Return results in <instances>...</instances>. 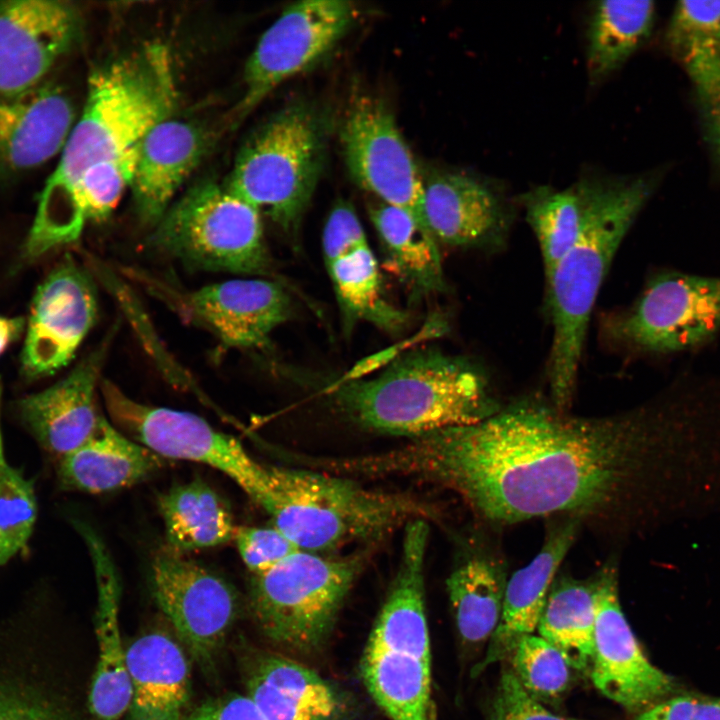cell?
I'll return each instance as SVG.
<instances>
[{
    "mask_svg": "<svg viewBox=\"0 0 720 720\" xmlns=\"http://www.w3.org/2000/svg\"><path fill=\"white\" fill-rule=\"evenodd\" d=\"M488 720H581L553 714L532 698L511 670L501 674L488 709Z\"/></svg>",
    "mask_w": 720,
    "mask_h": 720,
    "instance_id": "cell-39",
    "label": "cell"
},
{
    "mask_svg": "<svg viewBox=\"0 0 720 720\" xmlns=\"http://www.w3.org/2000/svg\"><path fill=\"white\" fill-rule=\"evenodd\" d=\"M78 30L77 12L66 2L0 1V96L40 85Z\"/></svg>",
    "mask_w": 720,
    "mask_h": 720,
    "instance_id": "cell-16",
    "label": "cell"
},
{
    "mask_svg": "<svg viewBox=\"0 0 720 720\" xmlns=\"http://www.w3.org/2000/svg\"><path fill=\"white\" fill-rule=\"evenodd\" d=\"M520 201L538 241L547 278L578 236L581 218L578 196L573 186L559 190L541 185L524 193Z\"/></svg>",
    "mask_w": 720,
    "mask_h": 720,
    "instance_id": "cell-34",
    "label": "cell"
},
{
    "mask_svg": "<svg viewBox=\"0 0 720 720\" xmlns=\"http://www.w3.org/2000/svg\"><path fill=\"white\" fill-rule=\"evenodd\" d=\"M3 384L0 377V565L27 544L37 519L33 483L7 460L1 426Z\"/></svg>",
    "mask_w": 720,
    "mask_h": 720,
    "instance_id": "cell-35",
    "label": "cell"
},
{
    "mask_svg": "<svg viewBox=\"0 0 720 720\" xmlns=\"http://www.w3.org/2000/svg\"><path fill=\"white\" fill-rule=\"evenodd\" d=\"M594 578L592 681L610 700L642 712L669 694L673 681L647 659L621 610L615 563L604 565Z\"/></svg>",
    "mask_w": 720,
    "mask_h": 720,
    "instance_id": "cell-15",
    "label": "cell"
},
{
    "mask_svg": "<svg viewBox=\"0 0 720 720\" xmlns=\"http://www.w3.org/2000/svg\"><path fill=\"white\" fill-rule=\"evenodd\" d=\"M131 686L129 720H185L190 671L181 646L170 635L153 631L126 648Z\"/></svg>",
    "mask_w": 720,
    "mask_h": 720,
    "instance_id": "cell-22",
    "label": "cell"
},
{
    "mask_svg": "<svg viewBox=\"0 0 720 720\" xmlns=\"http://www.w3.org/2000/svg\"><path fill=\"white\" fill-rule=\"evenodd\" d=\"M169 548L183 553L233 541L237 526L224 499L207 483L193 480L158 497Z\"/></svg>",
    "mask_w": 720,
    "mask_h": 720,
    "instance_id": "cell-28",
    "label": "cell"
},
{
    "mask_svg": "<svg viewBox=\"0 0 720 720\" xmlns=\"http://www.w3.org/2000/svg\"><path fill=\"white\" fill-rule=\"evenodd\" d=\"M0 720H75L56 697L38 683L0 673Z\"/></svg>",
    "mask_w": 720,
    "mask_h": 720,
    "instance_id": "cell-37",
    "label": "cell"
},
{
    "mask_svg": "<svg viewBox=\"0 0 720 720\" xmlns=\"http://www.w3.org/2000/svg\"><path fill=\"white\" fill-rule=\"evenodd\" d=\"M99 388L112 423L128 437L163 459L210 466L253 499L265 464L255 460L234 436L216 430L194 413L137 402L110 380L102 378Z\"/></svg>",
    "mask_w": 720,
    "mask_h": 720,
    "instance_id": "cell-9",
    "label": "cell"
},
{
    "mask_svg": "<svg viewBox=\"0 0 720 720\" xmlns=\"http://www.w3.org/2000/svg\"><path fill=\"white\" fill-rule=\"evenodd\" d=\"M164 459L102 416L93 435L59 459L65 490L101 494L137 484L162 468Z\"/></svg>",
    "mask_w": 720,
    "mask_h": 720,
    "instance_id": "cell-24",
    "label": "cell"
},
{
    "mask_svg": "<svg viewBox=\"0 0 720 720\" xmlns=\"http://www.w3.org/2000/svg\"><path fill=\"white\" fill-rule=\"evenodd\" d=\"M206 146V136L199 127L171 117L141 140L130 187L136 213L144 224L154 227L162 218Z\"/></svg>",
    "mask_w": 720,
    "mask_h": 720,
    "instance_id": "cell-20",
    "label": "cell"
},
{
    "mask_svg": "<svg viewBox=\"0 0 720 720\" xmlns=\"http://www.w3.org/2000/svg\"><path fill=\"white\" fill-rule=\"evenodd\" d=\"M373 546L344 555L300 550L271 570L251 575L249 601L263 634L297 653L319 649Z\"/></svg>",
    "mask_w": 720,
    "mask_h": 720,
    "instance_id": "cell-6",
    "label": "cell"
},
{
    "mask_svg": "<svg viewBox=\"0 0 720 720\" xmlns=\"http://www.w3.org/2000/svg\"><path fill=\"white\" fill-rule=\"evenodd\" d=\"M346 329L366 321L389 333L404 329L408 315L385 297L369 244L326 264Z\"/></svg>",
    "mask_w": 720,
    "mask_h": 720,
    "instance_id": "cell-32",
    "label": "cell"
},
{
    "mask_svg": "<svg viewBox=\"0 0 720 720\" xmlns=\"http://www.w3.org/2000/svg\"><path fill=\"white\" fill-rule=\"evenodd\" d=\"M368 244L357 214L349 205H337L330 213L323 230L322 246L325 263Z\"/></svg>",
    "mask_w": 720,
    "mask_h": 720,
    "instance_id": "cell-40",
    "label": "cell"
},
{
    "mask_svg": "<svg viewBox=\"0 0 720 720\" xmlns=\"http://www.w3.org/2000/svg\"><path fill=\"white\" fill-rule=\"evenodd\" d=\"M86 102L38 200L27 243L38 247L61 216L81 175L141 142L170 118L177 101L168 49L152 43L95 70Z\"/></svg>",
    "mask_w": 720,
    "mask_h": 720,
    "instance_id": "cell-2",
    "label": "cell"
},
{
    "mask_svg": "<svg viewBox=\"0 0 720 720\" xmlns=\"http://www.w3.org/2000/svg\"><path fill=\"white\" fill-rule=\"evenodd\" d=\"M358 15L347 0H304L287 7L260 37L244 70L238 119L277 86L328 54Z\"/></svg>",
    "mask_w": 720,
    "mask_h": 720,
    "instance_id": "cell-10",
    "label": "cell"
},
{
    "mask_svg": "<svg viewBox=\"0 0 720 720\" xmlns=\"http://www.w3.org/2000/svg\"><path fill=\"white\" fill-rule=\"evenodd\" d=\"M510 656L513 675L538 702H551L567 690L571 666L553 645L539 635L522 637Z\"/></svg>",
    "mask_w": 720,
    "mask_h": 720,
    "instance_id": "cell-36",
    "label": "cell"
},
{
    "mask_svg": "<svg viewBox=\"0 0 720 720\" xmlns=\"http://www.w3.org/2000/svg\"><path fill=\"white\" fill-rule=\"evenodd\" d=\"M73 104L51 83L0 96V171L35 168L62 151L74 126Z\"/></svg>",
    "mask_w": 720,
    "mask_h": 720,
    "instance_id": "cell-19",
    "label": "cell"
},
{
    "mask_svg": "<svg viewBox=\"0 0 720 720\" xmlns=\"http://www.w3.org/2000/svg\"><path fill=\"white\" fill-rule=\"evenodd\" d=\"M97 314L98 295L91 274L66 255L33 295L20 359L24 377L41 379L68 365Z\"/></svg>",
    "mask_w": 720,
    "mask_h": 720,
    "instance_id": "cell-13",
    "label": "cell"
},
{
    "mask_svg": "<svg viewBox=\"0 0 720 720\" xmlns=\"http://www.w3.org/2000/svg\"><path fill=\"white\" fill-rule=\"evenodd\" d=\"M652 1L596 2L592 8L586 45V70L596 84L619 69L651 33Z\"/></svg>",
    "mask_w": 720,
    "mask_h": 720,
    "instance_id": "cell-30",
    "label": "cell"
},
{
    "mask_svg": "<svg viewBox=\"0 0 720 720\" xmlns=\"http://www.w3.org/2000/svg\"><path fill=\"white\" fill-rule=\"evenodd\" d=\"M654 185V177L648 175H590L573 185L581 209L579 233L545 278L553 330L548 380L551 401L561 410L567 411L573 399L602 282Z\"/></svg>",
    "mask_w": 720,
    "mask_h": 720,
    "instance_id": "cell-3",
    "label": "cell"
},
{
    "mask_svg": "<svg viewBox=\"0 0 720 720\" xmlns=\"http://www.w3.org/2000/svg\"><path fill=\"white\" fill-rule=\"evenodd\" d=\"M506 582L503 567L480 553L451 572L446 587L462 641L480 645L491 638L501 618Z\"/></svg>",
    "mask_w": 720,
    "mask_h": 720,
    "instance_id": "cell-29",
    "label": "cell"
},
{
    "mask_svg": "<svg viewBox=\"0 0 720 720\" xmlns=\"http://www.w3.org/2000/svg\"><path fill=\"white\" fill-rule=\"evenodd\" d=\"M636 720H720V698H671L642 711Z\"/></svg>",
    "mask_w": 720,
    "mask_h": 720,
    "instance_id": "cell-41",
    "label": "cell"
},
{
    "mask_svg": "<svg viewBox=\"0 0 720 720\" xmlns=\"http://www.w3.org/2000/svg\"><path fill=\"white\" fill-rule=\"evenodd\" d=\"M81 530L95 565L98 594L95 623L98 659L88 706L95 720H119L127 712L131 698L126 649L119 624V582L102 544L87 528Z\"/></svg>",
    "mask_w": 720,
    "mask_h": 720,
    "instance_id": "cell-25",
    "label": "cell"
},
{
    "mask_svg": "<svg viewBox=\"0 0 720 720\" xmlns=\"http://www.w3.org/2000/svg\"><path fill=\"white\" fill-rule=\"evenodd\" d=\"M698 96L720 90V1H680L667 32Z\"/></svg>",
    "mask_w": 720,
    "mask_h": 720,
    "instance_id": "cell-33",
    "label": "cell"
},
{
    "mask_svg": "<svg viewBox=\"0 0 720 720\" xmlns=\"http://www.w3.org/2000/svg\"><path fill=\"white\" fill-rule=\"evenodd\" d=\"M233 541L251 575L263 574L301 549L274 526H237Z\"/></svg>",
    "mask_w": 720,
    "mask_h": 720,
    "instance_id": "cell-38",
    "label": "cell"
},
{
    "mask_svg": "<svg viewBox=\"0 0 720 720\" xmlns=\"http://www.w3.org/2000/svg\"><path fill=\"white\" fill-rule=\"evenodd\" d=\"M161 295L185 320L205 328L225 349H262L290 316L291 300L275 281L232 279L192 291L162 287Z\"/></svg>",
    "mask_w": 720,
    "mask_h": 720,
    "instance_id": "cell-14",
    "label": "cell"
},
{
    "mask_svg": "<svg viewBox=\"0 0 720 720\" xmlns=\"http://www.w3.org/2000/svg\"><path fill=\"white\" fill-rule=\"evenodd\" d=\"M595 578L557 579L538 622L540 637L553 645L572 669L588 671L594 656Z\"/></svg>",
    "mask_w": 720,
    "mask_h": 720,
    "instance_id": "cell-31",
    "label": "cell"
},
{
    "mask_svg": "<svg viewBox=\"0 0 720 720\" xmlns=\"http://www.w3.org/2000/svg\"><path fill=\"white\" fill-rule=\"evenodd\" d=\"M113 331L64 378L17 403L18 416L39 445L59 459L88 440L103 415L97 388Z\"/></svg>",
    "mask_w": 720,
    "mask_h": 720,
    "instance_id": "cell-17",
    "label": "cell"
},
{
    "mask_svg": "<svg viewBox=\"0 0 720 720\" xmlns=\"http://www.w3.org/2000/svg\"><path fill=\"white\" fill-rule=\"evenodd\" d=\"M423 213L436 239L455 247H493L504 240L512 209L496 187L457 171L424 178Z\"/></svg>",
    "mask_w": 720,
    "mask_h": 720,
    "instance_id": "cell-18",
    "label": "cell"
},
{
    "mask_svg": "<svg viewBox=\"0 0 720 720\" xmlns=\"http://www.w3.org/2000/svg\"><path fill=\"white\" fill-rule=\"evenodd\" d=\"M705 133L720 159V91L700 98Z\"/></svg>",
    "mask_w": 720,
    "mask_h": 720,
    "instance_id": "cell-43",
    "label": "cell"
},
{
    "mask_svg": "<svg viewBox=\"0 0 720 720\" xmlns=\"http://www.w3.org/2000/svg\"><path fill=\"white\" fill-rule=\"evenodd\" d=\"M326 128L312 105L285 107L247 139L225 186L295 235L323 168Z\"/></svg>",
    "mask_w": 720,
    "mask_h": 720,
    "instance_id": "cell-5",
    "label": "cell"
},
{
    "mask_svg": "<svg viewBox=\"0 0 720 720\" xmlns=\"http://www.w3.org/2000/svg\"><path fill=\"white\" fill-rule=\"evenodd\" d=\"M147 244L192 270L254 276L271 272L261 212L214 183L196 185L171 204Z\"/></svg>",
    "mask_w": 720,
    "mask_h": 720,
    "instance_id": "cell-7",
    "label": "cell"
},
{
    "mask_svg": "<svg viewBox=\"0 0 720 720\" xmlns=\"http://www.w3.org/2000/svg\"><path fill=\"white\" fill-rule=\"evenodd\" d=\"M647 416H574L528 396L379 453L375 466L449 489L495 525L558 515L616 533L634 512L653 444Z\"/></svg>",
    "mask_w": 720,
    "mask_h": 720,
    "instance_id": "cell-1",
    "label": "cell"
},
{
    "mask_svg": "<svg viewBox=\"0 0 720 720\" xmlns=\"http://www.w3.org/2000/svg\"><path fill=\"white\" fill-rule=\"evenodd\" d=\"M360 671L369 694L391 720H437L431 657L366 645Z\"/></svg>",
    "mask_w": 720,
    "mask_h": 720,
    "instance_id": "cell-26",
    "label": "cell"
},
{
    "mask_svg": "<svg viewBox=\"0 0 720 720\" xmlns=\"http://www.w3.org/2000/svg\"><path fill=\"white\" fill-rule=\"evenodd\" d=\"M153 597L204 672L213 671L239 611L238 593L214 571L168 549L151 565Z\"/></svg>",
    "mask_w": 720,
    "mask_h": 720,
    "instance_id": "cell-11",
    "label": "cell"
},
{
    "mask_svg": "<svg viewBox=\"0 0 720 720\" xmlns=\"http://www.w3.org/2000/svg\"><path fill=\"white\" fill-rule=\"evenodd\" d=\"M602 330L611 344L640 354L703 347L720 332V277L659 273L632 306L609 315Z\"/></svg>",
    "mask_w": 720,
    "mask_h": 720,
    "instance_id": "cell-8",
    "label": "cell"
},
{
    "mask_svg": "<svg viewBox=\"0 0 720 720\" xmlns=\"http://www.w3.org/2000/svg\"><path fill=\"white\" fill-rule=\"evenodd\" d=\"M26 319L0 315V356L25 332Z\"/></svg>",
    "mask_w": 720,
    "mask_h": 720,
    "instance_id": "cell-44",
    "label": "cell"
},
{
    "mask_svg": "<svg viewBox=\"0 0 720 720\" xmlns=\"http://www.w3.org/2000/svg\"><path fill=\"white\" fill-rule=\"evenodd\" d=\"M185 720H266L246 694L229 693L205 700Z\"/></svg>",
    "mask_w": 720,
    "mask_h": 720,
    "instance_id": "cell-42",
    "label": "cell"
},
{
    "mask_svg": "<svg viewBox=\"0 0 720 720\" xmlns=\"http://www.w3.org/2000/svg\"><path fill=\"white\" fill-rule=\"evenodd\" d=\"M581 526L576 519L561 518L534 559L507 580L501 618L478 671L510 656L519 640L537 629L552 582Z\"/></svg>",
    "mask_w": 720,
    "mask_h": 720,
    "instance_id": "cell-21",
    "label": "cell"
},
{
    "mask_svg": "<svg viewBox=\"0 0 720 720\" xmlns=\"http://www.w3.org/2000/svg\"><path fill=\"white\" fill-rule=\"evenodd\" d=\"M247 695L266 720H339L341 702L333 687L301 663L271 652L249 660Z\"/></svg>",
    "mask_w": 720,
    "mask_h": 720,
    "instance_id": "cell-23",
    "label": "cell"
},
{
    "mask_svg": "<svg viewBox=\"0 0 720 720\" xmlns=\"http://www.w3.org/2000/svg\"><path fill=\"white\" fill-rule=\"evenodd\" d=\"M340 138L353 180L428 229L423 213L424 178L386 106L371 96L355 97L344 115Z\"/></svg>",
    "mask_w": 720,
    "mask_h": 720,
    "instance_id": "cell-12",
    "label": "cell"
},
{
    "mask_svg": "<svg viewBox=\"0 0 720 720\" xmlns=\"http://www.w3.org/2000/svg\"><path fill=\"white\" fill-rule=\"evenodd\" d=\"M370 218L383 243L393 272L414 299L447 289L437 241L405 210L378 202Z\"/></svg>",
    "mask_w": 720,
    "mask_h": 720,
    "instance_id": "cell-27",
    "label": "cell"
},
{
    "mask_svg": "<svg viewBox=\"0 0 720 720\" xmlns=\"http://www.w3.org/2000/svg\"><path fill=\"white\" fill-rule=\"evenodd\" d=\"M328 391L353 423L409 439L481 422L501 408L480 367L433 348L409 352L375 377L342 379Z\"/></svg>",
    "mask_w": 720,
    "mask_h": 720,
    "instance_id": "cell-4",
    "label": "cell"
}]
</instances>
